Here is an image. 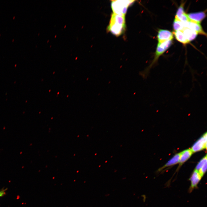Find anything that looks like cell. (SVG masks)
<instances>
[{
	"label": "cell",
	"instance_id": "cell-3",
	"mask_svg": "<svg viewBox=\"0 0 207 207\" xmlns=\"http://www.w3.org/2000/svg\"><path fill=\"white\" fill-rule=\"evenodd\" d=\"M172 43V40H168L162 42H158L154 59L149 66L147 71L148 70L149 71L155 65L159 57L170 47Z\"/></svg>",
	"mask_w": 207,
	"mask_h": 207
},
{
	"label": "cell",
	"instance_id": "cell-2",
	"mask_svg": "<svg viewBox=\"0 0 207 207\" xmlns=\"http://www.w3.org/2000/svg\"><path fill=\"white\" fill-rule=\"evenodd\" d=\"M135 1L134 0H117L112 1L111 7L113 13L124 16L127 9Z\"/></svg>",
	"mask_w": 207,
	"mask_h": 207
},
{
	"label": "cell",
	"instance_id": "cell-6",
	"mask_svg": "<svg viewBox=\"0 0 207 207\" xmlns=\"http://www.w3.org/2000/svg\"><path fill=\"white\" fill-rule=\"evenodd\" d=\"M185 27H187L196 32L198 34L206 36V33L203 30L200 23L189 20L184 23Z\"/></svg>",
	"mask_w": 207,
	"mask_h": 207
},
{
	"label": "cell",
	"instance_id": "cell-16",
	"mask_svg": "<svg viewBox=\"0 0 207 207\" xmlns=\"http://www.w3.org/2000/svg\"><path fill=\"white\" fill-rule=\"evenodd\" d=\"M4 193V191L1 190L0 191V198L3 195Z\"/></svg>",
	"mask_w": 207,
	"mask_h": 207
},
{
	"label": "cell",
	"instance_id": "cell-1",
	"mask_svg": "<svg viewBox=\"0 0 207 207\" xmlns=\"http://www.w3.org/2000/svg\"><path fill=\"white\" fill-rule=\"evenodd\" d=\"M125 26L124 16L113 13L108 28V31L113 34L118 36L124 32Z\"/></svg>",
	"mask_w": 207,
	"mask_h": 207
},
{
	"label": "cell",
	"instance_id": "cell-5",
	"mask_svg": "<svg viewBox=\"0 0 207 207\" xmlns=\"http://www.w3.org/2000/svg\"><path fill=\"white\" fill-rule=\"evenodd\" d=\"M202 177L198 171L195 169L194 170L189 179L191 182V185L189 189V192H191L197 187Z\"/></svg>",
	"mask_w": 207,
	"mask_h": 207
},
{
	"label": "cell",
	"instance_id": "cell-12",
	"mask_svg": "<svg viewBox=\"0 0 207 207\" xmlns=\"http://www.w3.org/2000/svg\"><path fill=\"white\" fill-rule=\"evenodd\" d=\"M186 39L189 42L195 39L198 33L188 28L185 27L182 30Z\"/></svg>",
	"mask_w": 207,
	"mask_h": 207
},
{
	"label": "cell",
	"instance_id": "cell-7",
	"mask_svg": "<svg viewBox=\"0 0 207 207\" xmlns=\"http://www.w3.org/2000/svg\"><path fill=\"white\" fill-rule=\"evenodd\" d=\"M173 37V33L169 30L164 29H160L157 35L158 42L172 40Z\"/></svg>",
	"mask_w": 207,
	"mask_h": 207
},
{
	"label": "cell",
	"instance_id": "cell-10",
	"mask_svg": "<svg viewBox=\"0 0 207 207\" xmlns=\"http://www.w3.org/2000/svg\"><path fill=\"white\" fill-rule=\"evenodd\" d=\"M193 152L191 149L183 150L180 153L179 166H181L191 157Z\"/></svg>",
	"mask_w": 207,
	"mask_h": 207
},
{
	"label": "cell",
	"instance_id": "cell-8",
	"mask_svg": "<svg viewBox=\"0 0 207 207\" xmlns=\"http://www.w3.org/2000/svg\"><path fill=\"white\" fill-rule=\"evenodd\" d=\"M189 20L199 23L205 18L206 14L204 12L190 13L187 14Z\"/></svg>",
	"mask_w": 207,
	"mask_h": 207
},
{
	"label": "cell",
	"instance_id": "cell-4",
	"mask_svg": "<svg viewBox=\"0 0 207 207\" xmlns=\"http://www.w3.org/2000/svg\"><path fill=\"white\" fill-rule=\"evenodd\" d=\"M207 148V133L206 132L193 144L191 149L193 153Z\"/></svg>",
	"mask_w": 207,
	"mask_h": 207
},
{
	"label": "cell",
	"instance_id": "cell-14",
	"mask_svg": "<svg viewBox=\"0 0 207 207\" xmlns=\"http://www.w3.org/2000/svg\"><path fill=\"white\" fill-rule=\"evenodd\" d=\"M173 27L175 31L182 30L185 28L184 23L175 17Z\"/></svg>",
	"mask_w": 207,
	"mask_h": 207
},
{
	"label": "cell",
	"instance_id": "cell-11",
	"mask_svg": "<svg viewBox=\"0 0 207 207\" xmlns=\"http://www.w3.org/2000/svg\"><path fill=\"white\" fill-rule=\"evenodd\" d=\"M180 156V153L176 154L164 165L160 168L158 170V172H160L166 168L174 165L179 163Z\"/></svg>",
	"mask_w": 207,
	"mask_h": 207
},
{
	"label": "cell",
	"instance_id": "cell-15",
	"mask_svg": "<svg viewBox=\"0 0 207 207\" xmlns=\"http://www.w3.org/2000/svg\"><path fill=\"white\" fill-rule=\"evenodd\" d=\"M206 162L207 156L206 155L198 163L195 167V170L198 171L202 167Z\"/></svg>",
	"mask_w": 207,
	"mask_h": 207
},
{
	"label": "cell",
	"instance_id": "cell-9",
	"mask_svg": "<svg viewBox=\"0 0 207 207\" xmlns=\"http://www.w3.org/2000/svg\"><path fill=\"white\" fill-rule=\"evenodd\" d=\"M183 3H182L178 8L175 17L179 20L184 23H186L188 22L189 20L187 14L184 11Z\"/></svg>",
	"mask_w": 207,
	"mask_h": 207
},
{
	"label": "cell",
	"instance_id": "cell-13",
	"mask_svg": "<svg viewBox=\"0 0 207 207\" xmlns=\"http://www.w3.org/2000/svg\"><path fill=\"white\" fill-rule=\"evenodd\" d=\"M173 34L176 39L179 42L184 44L189 43V42L185 37L182 30L174 31Z\"/></svg>",
	"mask_w": 207,
	"mask_h": 207
}]
</instances>
